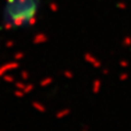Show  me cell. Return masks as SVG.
Returning a JSON list of instances; mask_svg holds the SVG:
<instances>
[{
    "instance_id": "6da1fadb",
    "label": "cell",
    "mask_w": 131,
    "mask_h": 131,
    "mask_svg": "<svg viewBox=\"0 0 131 131\" xmlns=\"http://www.w3.org/2000/svg\"><path fill=\"white\" fill-rule=\"evenodd\" d=\"M40 6L41 0H5L2 25L10 30L32 27L39 16Z\"/></svg>"
}]
</instances>
